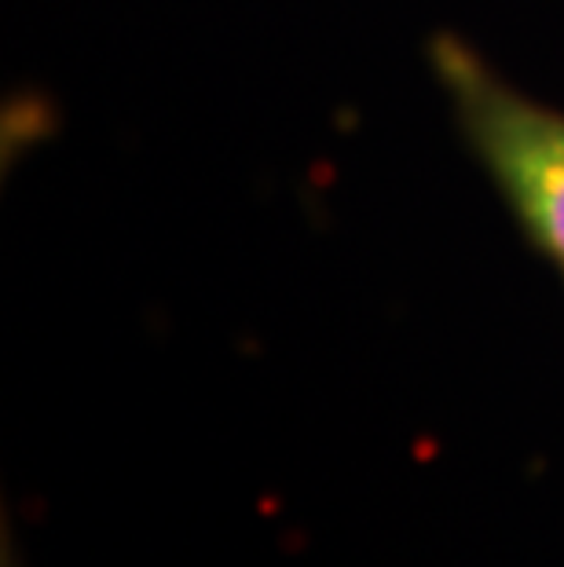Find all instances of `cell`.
Wrapping results in <instances>:
<instances>
[{
  "mask_svg": "<svg viewBox=\"0 0 564 567\" xmlns=\"http://www.w3.org/2000/svg\"><path fill=\"white\" fill-rule=\"evenodd\" d=\"M429 66L465 147L564 279V111L513 89L459 33L429 41Z\"/></svg>",
  "mask_w": 564,
  "mask_h": 567,
  "instance_id": "obj_1",
  "label": "cell"
},
{
  "mask_svg": "<svg viewBox=\"0 0 564 567\" xmlns=\"http://www.w3.org/2000/svg\"><path fill=\"white\" fill-rule=\"evenodd\" d=\"M4 567H16V560H11V553H4Z\"/></svg>",
  "mask_w": 564,
  "mask_h": 567,
  "instance_id": "obj_2",
  "label": "cell"
}]
</instances>
